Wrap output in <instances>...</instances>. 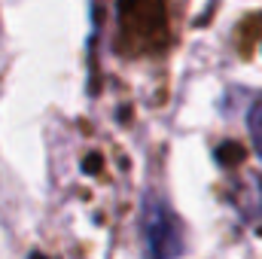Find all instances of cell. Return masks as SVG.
Wrapping results in <instances>:
<instances>
[{
	"mask_svg": "<svg viewBox=\"0 0 262 259\" xmlns=\"http://www.w3.org/2000/svg\"><path fill=\"white\" fill-rule=\"evenodd\" d=\"M247 131H250V140H253L256 156L262 159V98L250 107V113H247Z\"/></svg>",
	"mask_w": 262,
	"mask_h": 259,
	"instance_id": "cell-2",
	"label": "cell"
},
{
	"mask_svg": "<svg viewBox=\"0 0 262 259\" xmlns=\"http://www.w3.org/2000/svg\"><path fill=\"white\" fill-rule=\"evenodd\" d=\"M28 259H46V256H40V253H31V256H28Z\"/></svg>",
	"mask_w": 262,
	"mask_h": 259,
	"instance_id": "cell-3",
	"label": "cell"
},
{
	"mask_svg": "<svg viewBox=\"0 0 262 259\" xmlns=\"http://www.w3.org/2000/svg\"><path fill=\"white\" fill-rule=\"evenodd\" d=\"M140 238L146 259H180L186 253V232L174 207L162 195H143Z\"/></svg>",
	"mask_w": 262,
	"mask_h": 259,
	"instance_id": "cell-1",
	"label": "cell"
}]
</instances>
